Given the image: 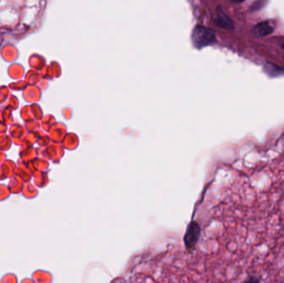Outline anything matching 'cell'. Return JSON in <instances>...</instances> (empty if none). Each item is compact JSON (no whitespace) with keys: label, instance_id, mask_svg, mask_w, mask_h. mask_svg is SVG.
<instances>
[{"label":"cell","instance_id":"cell-8","mask_svg":"<svg viewBox=\"0 0 284 283\" xmlns=\"http://www.w3.org/2000/svg\"></svg>","mask_w":284,"mask_h":283},{"label":"cell","instance_id":"cell-4","mask_svg":"<svg viewBox=\"0 0 284 283\" xmlns=\"http://www.w3.org/2000/svg\"><path fill=\"white\" fill-rule=\"evenodd\" d=\"M274 27L270 22H262L253 28V33L257 36H267L273 33Z\"/></svg>","mask_w":284,"mask_h":283},{"label":"cell","instance_id":"cell-1","mask_svg":"<svg viewBox=\"0 0 284 283\" xmlns=\"http://www.w3.org/2000/svg\"><path fill=\"white\" fill-rule=\"evenodd\" d=\"M216 36L214 32L204 26H196L192 33V43L197 48H204L215 43Z\"/></svg>","mask_w":284,"mask_h":283},{"label":"cell","instance_id":"cell-2","mask_svg":"<svg viewBox=\"0 0 284 283\" xmlns=\"http://www.w3.org/2000/svg\"><path fill=\"white\" fill-rule=\"evenodd\" d=\"M200 235V227L198 223L191 222L188 226L187 231L185 232L184 242L188 250H193L195 247V244L199 240Z\"/></svg>","mask_w":284,"mask_h":283},{"label":"cell","instance_id":"cell-5","mask_svg":"<svg viewBox=\"0 0 284 283\" xmlns=\"http://www.w3.org/2000/svg\"><path fill=\"white\" fill-rule=\"evenodd\" d=\"M244 283H261V282H260V279L255 276H250L249 278H248Z\"/></svg>","mask_w":284,"mask_h":283},{"label":"cell","instance_id":"cell-6","mask_svg":"<svg viewBox=\"0 0 284 283\" xmlns=\"http://www.w3.org/2000/svg\"><path fill=\"white\" fill-rule=\"evenodd\" d=\"M264 4H265V2H262V1L255 2V3H253V5L251 6V9H252L253 11H255V10H259V9H261Z\"/></svg>","mask_w":284,"mask_h":283},{"label":"cell","instance_id":"cell-7","mask_svg":"<svg viewBox=\"0 0 284 283\" xmlns=\"http://www.w3.org/2000/svg\"><path fill=\"white\" fill-rule=\"evenodd\" d=\"M282 48H283V49H284V42L282 43Z\"/></svg>","mask_w":284,"mask_h":283},{"label":"cell","instance_id":"cell-3","mask_svg":"<svg viewBox=\"0 0 284 283\" xmlns=\"http://www.w3.org/2000/svg\"><path fill=\"white\" fill-rule=\"evenodd\" d=\"M214 23H216V25L219 26L222 29H233V21L228 17V15L225 14V12L223 11V9H221V8H218V9H217V14H216Z\"/></svg>","mask_w":284,"mask_h":283}]
</instances>
